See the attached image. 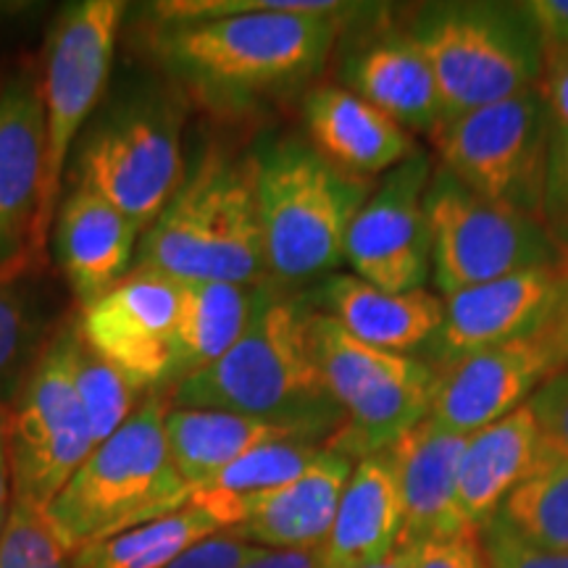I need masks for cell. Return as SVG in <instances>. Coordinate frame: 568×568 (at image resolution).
Masks as SVG:
<instances>
[{
	"label": "cell",
	"mask_w": 568,
	"mask_h": 568,
	"mask_svg": "<svg viewBox=\"0 0 568 568\" xmlns=\"http://www.w3.org/2000/svg\"><path fill=\"white\" fill-rule=\"evenodd\" d=\"M71 372H74L77 395H80L84 414L90 418L95 445L109 439L113 432L138 410V395L142 389L103 355H98L80 337L74 326V353H71Z\"/></svg>",
	"instance_id": "4dcf8cb0"
},
{
	"label": "cell",
	"mask_w": 568,
	"mask_h": 568,
	"mask_svg": "<svg viewBox=\"0 0 568 568\" xmlns=\"http://www.w3.org/2000/svg\"><path fill=\"white\" fill-rule=\"evenodd\" d=\"M466 439L426 418L387 450L403 506L397 548H418L474 531L458 506V471Z\"/></svg>",
	"instance_id": "ac0fdd59"
},
{
	"label": "cell",
	"mask_w": 568,
	"mask_h": 568,
	"mask_svg": "<svg viewBox=\"0 0 568 568\" xmlns=\"http://www.w3.org/2000/svg\"><path fill=\"white\" fill-rule=\"evenodd\" d=\"M568 264L516 272L443 297V326L432 339L443 372L468 355L542 329L560 301Z\"/></svg>",
	"instance_id": "9a60e30c"
},
{
	"label": "cell",
	"mask_w": 568,
	"mask_h": 568,
	"mask_svg": "<svg viewBox=\"0 0 568 568\" xmlns=\"http://www.w3.org/2000/svg\"><path fill=\"white\" fill-rule=\"evenodd\" d=\"M0 568H71V556L48 524L45 510L11 500L0 531Z\"/></svg>",
	"instance_id": "1f68e13d"
},
{
	"label": "cell",
	"mask_w": 568,
	"mask_h": 568,
	"mask_svg": "<svg viewBox=\"0 0 568 568\" xmlns=\"http://www.w3.org/2000/svg\"><path fill=\"white\" fill-rule=\"evenodd\" d=\"M479 535L489 568H568V552L539 550L524 542L497 516Z\"/></svg>",
	"instance_id": "e575fe53"
},
{
	"label": "cell",
	"mask_w": 568,
	"mask_h": 568,
	"mask_svg": "<svg viewBox=\"0 0 568 568\" xmlns=\"http://www.w3.org/2000/svg\"><path fill=\"white\" fill-rule=\"evenodd\" d=\"M410 566H414V550L397 548L395 552H389L385 560H379V564L366 566V568H410Z\"/></svg>",
	"instance_id": "ee69618b"
},
{
	"label": "cell",
	"mask_w": 568,
	"mask_h": 568,
	"mask_svg": "<svg viewBox=\"0 0 568 568\" xmlns=\"http://www.w3.org/2000/svg\"><path fill=\"white\" fill-rule=\"evenodd\" d=\"M424 205L439 297L527 268L566 264L564 247L542 222L481 201L443 166L432 172Z\"/></svg>",
	"instance_id": "30bf717a"
},
{
	"label": "cell",
	"mask_w": 568,
	"mask_h": 568,
	"mask_svg": "<svg viewBox=\"0 0 568 568\" xmlns=\"http://www.w3.org/2000/svg\"><path fill=\"white\" fill-rule=\"evenodd\" d=\"M34 339L30 308L21 301L11 276L0 272V400L11 393Z\"/></svg>",
	"instance_id": "d6a6232c"
},
{
	"label": "cell",
	"mask_w": 568,
	"mask_h": 568,
	"mask_svg": "<svg viewBox=\"0 0 568 568\" xmlns=\"http://www.w3.org/2000/svg\"><path fill=\"white\" fill-rule=\"evenodd\" d=\"M261 550L264 548H255L245 539L234 537L232 531H219V535L201 539L163 568H243Z\"/></svg>",
	"instance_id": "8d00e7d4"
},
{
	"label": "cell",
	"mask_w": 568,
	"mask_h": 568,
	"mask_svg": "<svg viewBox=\"0 0 568 568\" xmlns=\"http://www.w3.org/2000/svg\"><path fill=\"white\" fill-rule=\"evenodd\" d=\"M71 353L74 329H63L40 355L13 414L6 416L11 500L40 510L51 506L98 447L77 395Z\"/></svg>",
	"instance_id": "7c38bea8"
},
{
	"label": "cell",
	"mask_w": 568,
	"mask_h": 568,
	"mask_svg": "<svg viewBox=\"0 0 568 568\" xmlns=\"http://www.w3.org/2000/svg\"><path fill=\"white\" fill-rule=\"evenodd\" d=\"M266 290L264 284L182 282L172 387L216 364L243 337Z\"/></svg>",
	"instance_id": "4316f807"
},
{
	"label": "cell",
	"mask_w": 568,
	"mask_h": 568,
	"mask_svg": "<svg viewBox=\"0 0 568 568\" xmlns=\"http://www.w3.org/2000/svg\"><path fill=\"white\" fill-rule=\"evenodd\" d=\"M311 308L295 297L264 295L243 337L205 372L172 387L169 408L232 410L308 426L314 435L343 416L311 351Z\"/></svg>",
	"instance_id": "7a4b0ae2"
},
{
	"label": "cell",
	"mask_w": 568,
	"mask_h": 568,
	"mask_svg": "<svg viewBox=\"0 0 568 568\" xmlns=\"http://www.w3.org/2000/svg\"><path fill=\"white\" fill-rule=\"evenodd\" d=\"M126 6L122 0H82L55 19L45 45L42 71V116H45V172H42L38 216L32 224L30 258L45 251L55 222L61 176L82 124L101 101L109 82L119 27Z\"/></svg>",
	"instance_id": "ba28073f"
},
{
	"label": "cell",
	"mask_w": 568,
	"mask_h": 568,
	"mask_svg": "<svg viewBox=\"0 0 568 568\" xmlns=\"http://www.w3.org/2000/svg\"><path fill=\"white\" fill-rule=\"evenodd\" d=\"M253 163L266 274L297 284L345 264L347 232L372 195V180L301 140L274 142Z\"/></svg>",
	"instance_id": "5b68a950"
},
{
	"label": "cell",
	"mask_w": 568,
	"mask_h": 568,
	"mask_svg": "<svg viewBox=\"0 0 568 568\" xmlns=\"http://www.w3.org/2000/svg\"><path fill=\"white\" fill-rule=\"evenodd\" d=\"M324 314L347 335L385 353L410 355L432 345L443 326V297L432 290L387 293L353 274H335L324 284Z\"/></svg>",
	"instance_id": "603a6c76"
},
{
	"label": "cell",
	"mask_w": 568,
	"mask_h": 568,
	"mask_svg": "<svg viewBox=\"0 0 568 568\" xmlns=\"http://www.w3.org/2000/svg\"><path fill=\"white\" fill-rule=\"evenodd\" d=\"M410 550H414L410 568H489L479 531L435 539V542H424Z\"/></svg>",
	"instance_id": "74e56055"
},
{
	"label": "cell",
	"mask_w": 568,
	"mask_h": 568,
	"mask_svg": "<svg viewBox=\"0 0 568 568\" xmlns=\"http://www.w3.org/2000/svg\"><path fill=\"white\" fill-rule=\"evenodd\" d=\"M361 9L339 0H287L274 11L153 24L151 51L205 101L245 103L314 74L332 51L339 19Z\"/></svg>",
	"instance_id": "6da1fadb"
},
{
	"label": "cell",
	"mask_w": 568,
	"mask_h": 568,
	"mask_svg": "<svg viewBox=\"0 0 568 568\" xmlns=\"http://www.w3.org/2000/svg\"><path fill=\"white\" fill-rule=\"evenodd\" d=\"M140 234L105 197L74 184L55 216V253L82 308L130 274Z\"/></svg>",
	"instance_id": "d6986e66"
},
{
	"label": "cell",
	"mask_w": 568,
	"mask_h": 568,
	"mask_svg": "<svg viewBox=\"0 0 568 568\" xmlns=\"http://www.w3.org/2000/svg\"><path fill=\"white\" fill-rule=\"evenodd\" d=\"M347 90L376 105L410 134H432L445 124L435 74L418 45L403 32L366 42L345 67Z\"/></svg>",
	"instance_id": "7402d4cb"
},
{
	"label": "cell",
	"mask_w": 568,
	"mask_h": 568,
	"mask_svg": "<svg viewBox=\"0 0 568 568\" xmlns=\"http://www.w3.org/2000/svg\"><path fill=\"white\" fill-rule=\"evenodd\" d=\"M545 450L568 458V366L558 368L527 403Z\"/></svg>",
	"instance_id": "836d02e7"
},
{
	"label": "cell",
	"mask_w": 568,
	"mask_h": 568,
	"mask_svg": "<svg viewBox=\"0 0 568 568\" xmlns=\"http://www.w3.org/2000/svg\"><path fill=\"white\" fill-rule=\"evenodd\" d=\"M537 88L548 103L552 122L568 132V53L545 48V69Z\"/></svg>",
	"instance_id": "f35d334b"
},
{
	"label": "cell",
	"mask_w": 568,
	"mask_h": 568,
	"mask_svg": "<svg viewBox=\"0 0 568 568\" xmlns=\"http://www.w3.org/2000/svg\"><path fill=\"white\" fill-rule=\"evenodd\" d=\"M403 529L400 489L387 453L355 460L335 524L322 545L324 568H366L397 550Z\"/></svg>",
	"instance_id": "cb8c5ba5"
},
{
	"label": "cell",
	"mask_w": 568,
	"mask_h": 568,
	"mask_svg": "<svg viewBox=\"0 0 568 568\" xmlns=\"http://www.w3.org/2000/svg\"><path fill=\"white\" fill-rule=\"evenodd\" d=\"M542 453V435L529 406L468 435L458 471V506L468 527L485 529Z\"/></svg>",
	"instance_id": "d4e9b609"
},
{
	"label": "cell",
	"mask_w": 568,
	"mask_h": 568,
	"mask_svg": "<svg viewBox=\"0 0 568 568\" xmlns=\"http://www.w3.org/2000/svg\"><path fill=\"white\" fill-rule=\"evenodd\" d=\"M552 122L539 88L481 105L435 132L439 166L500 209L539 219L548 174Z\"/></svg>",
	"instance_id": "9c48e42d"
},
{
	"label": "cell",
	"mask_w": 568,
	"mask_h": 568,
	"mask_svg": "<svg viewBox=\"0 0 568 568\" xmlns=\"http://www.w3.org/2000/svg\"><path fill=\"white\" fill-rule=\"evenodd\" d=\"M311 145L345 172L372 180L418 151L416 138L353 90L326 84L305 98Z\"/></svg>",
	"instance_id": "ffe728a7"
},
{
	"label": "cell",
	"mask_w": 568,
	"mask_h": 568,
	"mask_svg": "<svg viewBox=\"0 0 568 568\" xmlns=\"http://www.w3.org/2000/svg\"><path fill=\"white\" fill-rule=\"evenodd\" d=\"M243 568H324L318 550H261Z\"/></svg>",
	"instance_id": "b9f144b4"
},
{
	"label": "cell",
	"mask_w": 568,
	"mask_h": 568,
	"mask_svg": "<svg viewBox=\"0 0 568 568\" xmlns=\"http://www.w3.org/2000/svg\"><path fill=\"white\" fill-rule=\"evenodd\" d=\"M527 11L535 19L542 45L568 53V0H529Z\"/></svg>",
	"instance_id": "ab89813d"
},
{
	"label": "cell",
	"mask_w": 568,
	"mask_h": 568,
	"mask_svg": "<svg viewBox=\"0 0 568 568\" xmlns=\"http://www.w3.org/2000/svg\"><path fill=\"white\" fill-rule=\"evenodd\" d=\"M184 113L169 98H140L109 113L84 140L77 184L105 197L145 234L184 182Z\"/></svg>",
	"instance_id": "8fae6325"
},
{
	"label": "cell",
	"mask_w": 568,
	"mask_h": 568,
	"mask_svg": "<svg viewBox=\"0 0 568 568\" xmlns=\"http://www.w3.org/2000/svg\"><path fill=\"white\" fill-rule=\"evenodd\" d=\"M322 453L324 447L308 443V439L266 443L245 453L232 466H226L209 485L195 489L190 503H197L209 510L219 521V527L230 531L240 527L268 495L303 477Z\"/></svg>",
	"instance_id": "83f0119b"
},
{
	"label": "cell",
	"mask_w": 568,
	"mask_h": 568,
	"mask_svg": "<svg viewBox=\"0 0 568 568\" xmlns=\"http://www.w3.org/2000/svg\"><path fill=\"white\" fill-rule=\"evenodd\" d=\"M163 429L174 468L193 487V493L255 447L276 439L314 443L316 437L308 426L301 424L203 408H166Z\"/></svg>",
	"instance_id": "484cf974"
},
{
	"label": "cell",
	"mask_w": 568,
	"mask_h": 568,
	"mask_svg": "<svg viewBox=\"0 0 568 568\" xmlns=\"http://www.w3.org/2000/svg\"><path fill=\"white\" fill-rule=\"evenodd\" d=\"M311 351L335 403L339 432L326 445L347 458L387 453L406 432L426 422L435 406L437 368L414 355L385 353L339 326L324 311H311Z\"/></svg>",
	"instance_id": "52a82bcc"
},
{
	"label": "cell",
	"mask_w": 568,
	"mask_h": 568,
	"mask_svg": "<svg viewBox=\"0 0 568 568\" xmlns=\"http://www.w3.org/2000/svg\"><path fill=\"white\" fill-rule=\"evenodd\" d=\"M180 311L182 282L132 268L116 287L84 305L77 329L140 389L172 387Z\"/></svg>",
	"instance_id": "5bb4252c"
},
{
	"label": "cell",
	"mask_w": 568,
	"mask_h": 568,
	"mask_svg": "<svg viewBox=\"0 0 568 568\" xmlns=\"http://www.w3.org/2000/svg\"><path fill=\"white\" fill-rule=\"evenodd\" d=\"M406 34L429 61L445 122L542 80L545 45L527 3L422 6Z\"/></svg>",
	"instance_id": "8992f818"
},
{
	"label": "cell",
	"mask_w": 568,
	"mask_h": 568,
	"mask_svg": "<svg viewBox=\"0 0 568 568\" xmlns=\"http://www.w3.org/2000/svg\"><path fill=\"white\" fill-rule=\"evenodd\" d=\"M497 518L539 550L568 552V458L545 450Z\"/></svg>",
	"instance_id": "f546056e"
},
{
	"label": "cell",
	"mask_w": 568,
	"mask_h": 568,
	"mask_svg": "<svg viewBox=\"0 0 568 568\" xmlns=\"http://www.w3.org/2000/svg\"><path fill=\"white\" fill-rule=\"evenodd\" d=\"M542 224L560 247L568 245V132L556 126L550 142L548 174L542 193Z\"/></svg>",
	"instance_id": "d590c367"
},
{
	"label": "cell",
	"mask_w": 568,
	"mask_h": 568,
	"mask_svg": "<svg viewBox=\"0 0 568 568\" xmlns=\"http://www.w3.org/2000/svg\"><path fill=\"white\" fill-rule=\"evenodd\" d=\"M537 335L545 345H548V351L552 353V358H556L558 368L568 366V280H566L564 293H560L558 305L552 308L550 318L545 322V326L537 332Z\"/></svg>",
	"instance_id": "60d3db41"
},
{
	"label": "cell",
	"mask_w": 568,
	"mask_h": 568,
	"mask_svg": "<svg viewBox=\"0 0 568 568\" xmlns=\"http://www.w3.org/2000/svg\"><path fill=\"white\" fill-rule=\"evenodd\" d=\"M45 172L42 92L30 77L0 82V272L13 276L30 258Z\"/></svg>",
	"instance_id": "e0dca14e"
},
{
	"label": "cell",
	"mask_w": 568,
	"mask_h": 568,
	"mask_svg": "<svg viewBox=\"0 0 568 568\" xmlns=\"http://www.w3.org/2000/svg\"><path fill=\"white\" fill-rule=\"evenodd\" d=\"M134 264L176 282L261 284L266 255L253 155L205 153L145 230Z\"/></svg>",
	"instance_id": "3957f363"
},
{
	"label": "cell",
	"mask_w": 568,
	"mask_h": 568,
	"mask_svg": "<svg viewBox=\"0 0 568 568\" xmlns=\"http://www.w3.org/2000/svg\"><path fill=\"white\" fill-rule=\"evenodd\" d=\"M353 466V458L324 445V453L303 477L268 495L230 531L264 550H318L335 524Z\"/></svg>",
	"instance_id": "44dd1931"
},
{
	"label": "cell",
	"mask_w": 568,
	"mask_h": 568,
	"mask_svg": "<svg viewBox=\"0 0 568 568\" xmlns=\"http://www.w3.org/2000/svg\"><path fill=\"white\" fill-rule=\"evenodd\" d=\"M556 372V358L539 335L479 351L439 372L429 418L468 437L527 406Z\"/></svg>",
	"instance_id": "2e32d148"
},
{
	"label": "cell",
	"mask_w": 568,
	"mask_h": 568,
	"mask_svg": "<svg viewBox=\"0 0 568 568\" xmlns=\"http://www.w3.org/2000/svg\"><path fill=\"white\" fill-rule=\"evenodd\" d=\"M163 418L166 403L159 395L145 397L45 508L69 556L190 506L193 487L169 456Z\"/></svg>",
	"instance_id": "277c9868"
},
{
	"label": "cell",
	"mask_w": 568,
	"mask_h": 568,
	"mask_svg": "<svg viewBox=\"0 0 568 568\" xmlns=\"http://www.w3.org/2000/svg\"><path fill=\"white\" fill-rule=\"evenodd\" d=\"M11 508V471L9 453H6V410L0 408V531L6 527Z\"/></svg>",
	"instance_id": "7bdbcfd3"
},
{
	"label": "cell",
	"mask_w": 568,
	"mask_h": 568,
	"mask_svg": "<svg viewBox=\"0 0 568 568\" xmlns=\"http://www.w3.org/2000/svg\"><path fill=\"white\" fill-rule=\"evenodd\" d=\"M429 155L416 151L385 174L353 219L345 264L353 276L387 293L422 290L432 276V237L424 195L432 180Z\"/></svg>",
	"instance_id": "4fadbf2b"
},
{
	"label": "cell",
	"mask_w": 568,
	"mask_h": 568,
	"mask_svg": "<svg viewBox=\"0 0 568 568\" xmlns=\"http://www.w3.org/2000/svg\"><path fill=\"white\" fill-rule=\"evenodd\" d=\"M224 531L209 510L190 503L176 514L140 524L122 535L82 548L71 568H163L205 537Z\"/></svg>",
	"instance_id": "f1b7e54d"
}]
</instances>
